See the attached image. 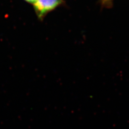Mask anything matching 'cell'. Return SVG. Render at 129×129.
Returning a JSON list of instances; mask_svg holds the SVG:
<instances>
[{"label": "cell", "mask_w": 129, "mask_h": 129, "mask_svg": "<svg viewBox=\"0 0 129 129\" xmlns=\"http://www.w3.org/2000/svg\"><path fill=\"white\" fill-rule=\"evenodd\" d=\"M64 5V0H36L32 5L38 19L43 21L48 14Z\"/></svg>", "instance_id": "obj_1"}, {"label": "cell", "mask_w": 129, "mask_h": 129, "mask_svg": "<svg viewBox=\"0 0 129 129\" xmlns=\"http://www.w3.org/2000/svg\"><path fill=\"white\" fill-rule=\"evenodd\" d=\"M24 1L28 3H30L31 4V5H33V3L35 2L36 0H24Z\"/></svg>", "instance_id": "obj_3"}, {"label": "cell", "mask_w": 129, "mask_h": 129, "mask_svg": "<svg viewBox=\"0 0 129 129\" xmlns=\"http://www.w3.org/2000/svg\"><path fill=\"white\" fill-rule=\"evenodd\" d=\"M114 1V0H100V2L103 7L108 8L111 7Z\"/></svg>", "instance_id": "obj_2"}]
</instances>
